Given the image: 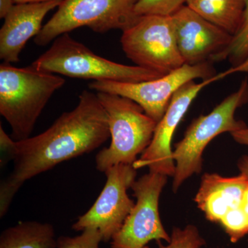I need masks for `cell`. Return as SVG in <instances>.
Instances as JSON below:
<instances>
[{
    "label": "cell",
    "mask_w": 248,
    "mask_h": 248,
    "mask_svg": "<svg viewBox=\"0 0 248 248\" xmlns=\"http://www.w3.org/2000/svg\"><path fill=\"white\" fill-rule=\"evenodd\" d=\"M110 138L105 110L97 94L85 90L74 109L63 112L43 133L16 141L14 169L0 186V217L27 181L58 164L88 154Z\"/></svg>",
    "instance_id": "6da1fadb"
},
{
    "label": "cell",
    "mask_w": 248,
    "mask_h": 248,
    "mask_svg": "<svg viewBox=\"0 0 248 248\" xmlns=\"http://www.w3.org/2000/svg\"><path fill=\"white\" fill-rule=\"evenodd\" d=\"M64 84L62 77L32 65H0V114L11 126V138L16 141L30 138L48 101Z\"/></svg>",
    "instance_id": "7a4b0ae2"
},
{
    "label": "cell",
    "mask_w": 248,
    "mask_h": 248,
    "mask_svg": "<svg viewBox=\"0 0 248 248\" xmlns=\"http://www.w3.org/2000/svg\"><path fill=\"white\" fill-rule=\"evenodd\" d=\"M108 119L111 141L95 157L96 169L105 172L117 165H132L153 140L157 123L128 98L96 92Z\"/></svg>",
    "instance_id": "3957f363"
},
{
    "label": "cell",
    "mask_w": 248,
    "mask_h": 248,
    "mask_svg": "<svg viewBox=\"0 0 248 248\" xmlns=\"http://www.w3.org/2000/svg\"><path fill=\"white\" fill-rule=\"evenodd\" d=\"M40 71L94 81L138 83L164 76L138 66H128L99 56L69 33L53 41L48 50L32 63Z\"/></svg>",
    "instance_id": "277c9868"
},
{
    "label": "cell",
    "mask_w": 248,
    "mask_h": 248,
    "mask_svg": "<svg viewBox=\"0 0 248 248\" xmlns=\"http://www.w3.org/2000/svg\"><path fill=\"white\" fill-rule=\"evenodd\" d=\"M248 103V81L241 83L236 92L227 97L210 113L201 115L186 130L184 138L175 145L173 159L175 172L173 176L172 188L176 192L191 176L202 170V155L205 147L220 134L231 135L248 128L242 121L235 120L236 109Z\"/></svg>",
    "instance_id": "5b68a950"
},
{
    "label": "cell",
    "mask_w": 248,
    "mask_h": 248,
    "mask_svg": "<svg viewBox=\"0 0 248 248\" xmlns=\"http://www.w3.org/2000/svg\"><path fill=\"white\" fill-rule=\"evenodd\" d=\"M140 0H62L55 13L35 38V45L45 46L63 34L81 27L97 33L135 24L140 16L135 7Z\"/></svg>",
    "instance_id": "8992f818"
},
{
    "label": "cell",
    "mask_w": 248,
    "mask_h": 248,
    "mask_svg": "<svg viewBox=\"0 0 248 248\" xmlns=\"http://www.w3.org/2000/svg\"><path fill=\"white\" fill-rule=\"evenodd\" d=\"M121 44L125 55L136 66L163 76L185 64L171 16H141L123 31Z\"/></svg>",
    "instance_id": "52a82bcc"
},
{
    "label": "cell",
    "mask_w": 248,
    "mask_h": 248,
    "mask_svg": "<svg viewBox=\"0 0 248 248\" xmlns=\"http://www.w3.org/2000/svg\"><path fill=\"white\" fill-rule=\"evenodd\" d=\"M216 75L213 63L205 62L193 66L183 65L169 74L150 81L138 83L93 81L89 86L96 92L118 94L131 99L158 124L164 117L172 96L183 85L195 79H210Z\"/></svg>",
    "instance_id": "ba28073f"
},
{
    "label": "cell",
    "mask_w": 248,
    "mask_h": 248,
    "mask_svg": "<svg viewBox=\"0 0 248 248\" xmlns=\"http://www.w3.org/2000/svg\"><path fill=\"white\" fill-rule=\"evenodd\" d=\"M236 72H248V59L240 66H232L213 78L203 80L200 84L192 80L183 85L172 96L164 117L156 125L151 143L140 159L134 163V168L138 170L147 167L149 172L173 177L175 164L171 141L178 125L195 98L205 86Z\"/></svg>",
    "instance_id": "9c48e42d"
},
{
    "label": "cell",
    "mask_w": 248,
    "mask_h": 248,
    "mask_svg": "<svg viewBox=\"0 0 248 248\" xmlns=\"http://www.w3.org/2000/svg\"><path fill=\"white\" fill-rule=\"evenodd\" d=\"M167 179V176L149 172L134 182L131 188L136 203L111 239V248H145L153 240L170 241L159 212L160 195Z\"/></svg>",
    "instance_id": "30bf717a"
},
{
    "label": "cell",
    "mask_w": 248,
    "mask_h": 248,
    "mask_svg": "<svg viewBox=\"0 0 248 248\" xmlns=\"http://www.w3.org/2000/svg\"><path fill=\"white\" fill-rule=\"evenodd\" d=\"M137 170L132 165L125 164L107 169L102 192L93 206L72 226L73 230L82 232L93 228L99 232L102 241H110L135 205L127 191L136 181Z\"/></svg>",
    "instance_id": "8fae6325"
},
{
    "label": "cell",
    "mask_w": 248,
    "mask_h": 248,
    "mask_svg": "<svg viewBox=\"0 0 248 248\" xmlns=\"http://www.w3.org/2000/svg\"><path fill=\"white\" fill-rule=\"evenodd\" d=\"M178 48L185 64L212 62L228 48L233 36L184 5L171 16Z\"/></svg>",
    "instance_id": "7c38bea8"
},
{
    "label": "cell",
    "mask_w": 248,
    "mask_h": 248,
    "mask_svg": "<svg viewBox=\"0 0 248 248\" xmlns=\"http://www.w3.org/2000/svg\"><path fill=\"white\" fill-rule=\"evenodd\" d=\"M62 0L16 4L4 18L0 30V58L5 63H17L28 41L42 30L46 16L58 8Z\"/></svg>",
    "instance_id": "4fadbf2b"
},
{
    "label": "cell",
    "mask_w": 248,
    "mask_h": 248,
    "mask_svg": "<svg viewBox=\"0 0 248 248\" xmlns=\"http://www.w3.org/2000/svg\"><path fill=\"white\" fill-rule=\"evenodd\" d=\"M248 186V179L241 174L225 177L205 173L195 200L207 219L219 223L228 212L241 207Z\"/></svg>",
    "instance_id": "5bb4252c"
},
{
    "label": "cell",
    "mask_w": 248,
    "mask_h": 248,
    "mask_svg": "<svg viewBox=\"0 0 248 248\" xmlns=\"http://www.w3.org/2000/svg\"><path fill=\"white\" fill-rule=\"evenodd\" d=\"M246 0H187L186 4L233 37L244 22Z\"/></svg>",
    "instance_id": "9a60e30c"
},
{
    "label": "cell",
    "mask_w": 248,
    "mask_h": 248,
    "mask_svg": "<svg viewBox=\"0 0 248 248\" xmlns=\"http://www.w3.org/2000/svg\"><path fill=\"white\" fill-rule=\"evenodd\" d=\"M54 227L48 223L22 221L6 228L0 236V248H57Z\"/></svg>",
    "instance_id": "2e32d148"
},
{
    "label": "cell",
    "mask_w": 248,
    "mask_h": 248,
    "mask_svg": "<svg viewBox=\"0 0 248 248\" xmlns=\"http://www.w3.org/2000/svg\"><path fill=\"white\" fill-rule=\"evenodd\" d=\"M244 22L236 35L233 37L231 45L224 51L213 59V62L228 60L232 66L242 64L248 59V0H246Z\"/></svg>",
    "instance_id": "e0dca14e"
},
{
    "label": "cell",
    "mask_w": 248,
    "mask_h": 248,
    "mask_svg": "<svg viewBox=\"0 0 248 248\" xmlns=\"http://www.w3.org/2000/svg\"><path fill=\"white\" fill-rule=\"evenodd\" d=\"M187 0H140L135 7L138 16L170 17L186 4Z\"/></svg>",
    "instance_id": "ac0fdd59"
},
{
    "label": "cell",
    "mask_w": 248,
    "mask_h": 248,
    "mask_svg": "<svg viewBox=\"0 0 248 248\" xmlns=\"http://www.w3.org/2000/svg\"><path fill=\"white\" fill-rule=\"evenodd\" d=\"M170 241L164 246L161 241H157L159 248H201L205 244L197 227L189 225L184 229L173 228ZM145 248H149L146 246Z\"/></svg>",
    "instance_id": "d6986e66"
},
{
    "label": "cell",
    "mask_w": 248,
    "mask_h": 248,
    "mask_svg": "<svg viewBox=\"0 0 248 248\" xmlns=\"http://www.w3.org/2000/svg\"><path fill=\"white\" fill-rule=\"evenodd\" d=\"M219 223L232 243L237 242L248 234V217L241 207L228 212Z\"/></svg>",
    "instance_id": "ffe728a7"
},
{
    "label": "cell",
    "mask_w": 248,
    "mask_h": 248,
    "mask_svg": "<svg viewBox=\"0 0 248 248\" xmlns=\"http://www.w3.org/2000/svg\"><path fill=\"white\" fill-rule=\"evenodd\" d=\"M102 236L96 229L90 228L76 236H62L58 238L57 248H100Z\"/></svg>",
    "instance_id": "44dd1931"
},
{
    "label": "cell",
    "mask_w": 248,
    "mask_h": 248,
    "mask_svg": "<svg viewBox=\"0 0 248 248\" xmlns=\"http://www.w3.org/2000/svg\"><path fill=\"white\" fill-rule=\"evenodd\" d=\"M0 146H1V167H4L8 163L13 161L16 156V141L10 138L2 126H0Z\"/></svg>",
    "instance_id": "7402d4cb"
},
{
    "label": "cell",
    "mask_w": 248,
    "mask_h": 248,
    "mask_svg": "<svg viewBox=\"0 0 248 248\" xmlns=\"http://www.w3.org/2000/svg\"><path fill=\"white\" fill-rule=\"evenodd\" d=\"M16 4L14 0H0V18L4 19Z\"/></svg>",
    "instance_id": "603a6c76"
},
{
    "label": "cell",
    "mask_w": 248,
    "mask_h": 248,
    "mask_svg": "<svg viewBox=\"0 0 248 248\" xmlns=\"http://www.w3.org/2000/svg\"><path fill=\"white\" fill-rule=\"evenodd\" d=\"M232 135L238 143H241V144L248 145V127L245 130L236 132V133H233Z\"/></svg>",
    "instance_id": "cb8c5ba5"
},
{
    "label": "cell",
    "mask_w": 248,
    "mask_h": 248,
    "mask_svg": "<svg viewBox=\"0 0 248 248\" xmlns=\"http://www.w3.org/2000/svg\"><path fill=\"white\" fill-rule=\"evenodd\" d=\"M238 167L241 174L248 179V156H243L239 159Z\"/></svg>",
    "instance_id": "d4e9b609"
},
{
    "label": "cell",
    "mask_w": 248,
    "mask_h": 248,
    "mask_svg": "<svg viewBox=\"0 0 248 248\" xmlns=\"http://www.w3.org/2000/svg\"><path fill=\"white\" fill-rule=\"evenodd\" d=\"M241 208L243 209L246 215L248 217V186L246 192H245L244 199H243L242 203L241 205Z\"/></svg>",
    "instance_id": "484cf974"
},
{
    "label": "cell",
    "mask_w": 248,
    "mask_h": 248,
    "mask_svg": "<svg viewBox=\"0 0 248 248\" xmlns=\"http://www.w3.org/2000/svg\"><path fill=\"white\" fill-rule=\"evenodd\" d=\"M53 1V0H14L16 4H27V3H41L46 1Z\"/></svg>",
    "instance_id": "4316f807"
}]
</instances>
